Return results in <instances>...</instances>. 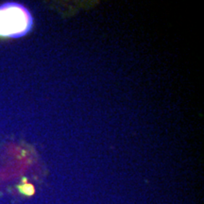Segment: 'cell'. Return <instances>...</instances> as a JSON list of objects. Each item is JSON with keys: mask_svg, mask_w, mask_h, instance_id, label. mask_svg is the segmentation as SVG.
Wrapping results in <instances>:
<instances>
[{"mask_svg": "<svg viewBox=\"0 0 204 204\" xmlns=\"http://www.w3.org/2000/svg\"><path fill=\"white\" fill-rule=\"evenodd\" d=\"M33 18L27 9L16 2L0 5V37L20 38L31 30Z\"/></svg>", "mask_w": 204, "mask_h": 204, "instance_id": "obj_1", "label": "cell"}]
</instances>
